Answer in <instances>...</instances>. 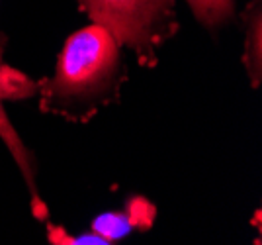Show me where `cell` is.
<instances>
[{
  "mask_svg": "<svg viewBox=\"0 0 262 245\" xmlns=\"http://www.w3.org/2000/svg\"><path fill=\"white\" fill-rule=\"evenodd\" d=\"M127 71L120 42L106 28L92 24L67 39L51 78L39 87L45 114L69 122H88L120 98Z\"/></svg>",
  "mask_w": 262,
  "mask_h": 245,
  "instance_id": "cell-1",
  "label": "cell"
},
{
  "mask_svg": "<svg viewBox=\"0 0 262 245\" xmlns=\"http://www.w3.org/2000/svg\"><path fill=\"white\" fill-rule=\"evenodd\" d=\"M90 20L106 28L145 67L159 63V49L178 30L176 0H77Z\"/></svg>",
  "mask_w": 262,
  "mask_h": 245,
  "instance_id": "cell-2",
  "label": "cell"
},
{
  "mask_svg": "<svg viewBox=\"0 0 262 245\" xmlns=\"http://www.w3.org/2000/svg\"><path fill=\"white\" fill-rule=\"evenodd\" d=\"M155 206H151L143 198H133L127 208L121 212H108L98 216L92 222L94 234H98L102 239H106L108 243L121 239L123 235L131 234L137 228H149L155 220Z\"/></svg>",
  "mask_w": 262,
  "mask_h": 245,
  "instance_id": "cell-3",
  "label": "cell"
},
{
  "mask_svg": "<svg viewBox=\"0 0 262 245\" xmlns=\"http://www.w3.org/2000/svg\"><path fill=\"white\" fill-rule=\"evenodd\" d=\"M245 67L251 78V85L256 89L262 77V8L260 0L247 10V39H245Z\"/></svg>",
  "mask_w": 262,
  "mask_h": 245,
  "instance_id": "cell-4",
  "label": "cell"
},
{
  "mask_svg": "<svg viewBox=\"0 0 262 245\" xmlns=\"http://www.w3.org/2000/svg\"><path fill=\"white\" fill-rule=\"evenodd\" d=\"M39 83H35L33 78L24 75L16 69L8 67L4 63H0V132L4 137H8L6 132H10L4 126V110H2V102L4 100H22L30 98L33 94H37ZM10 141V137H8Z\"/></svg>",
  "mask_w": 262,
  "mask_h": 245,
  "instance_id": "cell-5",
  "label": "cell"
},
{
  "mask_svg": "<svg viewBox=\"0 0 262 245\" xmlns=\"http://www.w3.org/2000/svg\"><path fill=\"white\" fill-rule=\"evenodd\" d=\"M196 20L208 30H217L233 18L235 0H186Z\"/></svg>",
  "mask_w": 262,
  "mask_h": 245,
  "instance_id": "cell-6",
  "label": "cell"
},
{
  "mask_svg": "<svg viewBox=\"0 0 262 245\" xmlns=\"http://www.w3.org/2000/svg\"><path fill=\"white\" fill-rule=\"evenodd\" d=\"M0 63H2V51H0Z\"/></svg>",
  "mask_w": 262,
  "mask_h": 245,
  "instance_id": "cell-7",
  "label": "cell"
}]
</instances>
